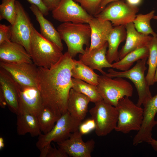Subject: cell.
I'll return each instance as SVG.
<instances>
[{
    "mask_svg": "<svg viewBox=\"0 0 157 157\" xmlns=\"http://www.w3.org/2000/svg\"><path fill=\"white\" fill-rule=\"evenodd\" d=\"M74 63L73 58L67 51L50 68L38 67V88L44 106L60 116L67 111Z\"/></svg>",
    "mask_w": 157,
    "mask_h": 157,
    "instance_id": "cell-1",
    "label": "cell"
},
{
    "mask_svg": "<svg viewBox=\"0 0 157 157\" xmlns=\"http://www.w3.org/2000/svg\"><path fill=\"white\" fill-rule=\"evenodd\" d=\"M30 54L37 67L49 68L57 63L63 54L56 45L42 36L33 25Z\"/></svg>",
    "mask_w": 157,
    "mask_h": 157,
    "instance_id": "cell-2",
    "label": "cell"
},
{
    "mask_svg": "<svg viewBox=\"0 0 157 157\" xmlns=\"http://www.w3.org/2000/svg\"><path fill=\"white\" fill-rule=\"evenodd\" d=\"M61 39L66 43L67 52L73 58L78 53L84 54L85 45L89 47L91 28L88 23L63 22L57 27Z\"/></svg>",
    "mask_w": 157,
    "mask_h": 157,
    "instance_id": "cell-3",
    "label": "cell"
},
{
    "mask_svg": "<svg viewBox=\"0 0 157 157\" xmlns=\"http://www.w3.org/2000/svg\"><path fill=\"white\" fill-rule=\"evenodd\" d=\"M147 59L138 61L133 67L127 70L117 71L113 69H109L105 75L111 78L122 77L131 80L135 85L138 94L136 105L140 107L142 105L144 106L152 97L145 76Z\"/></svg>",
    "mask_w": 157,
    "mask_h": 157,
    "instance_id": "cell-4",
    "label": "cell"
},
{
    "mask_svg": "<svg viewBox=\"0 0 157 157\" xmlns=\"http://www.w3.org/2000/svg\"><path fill=\"white\" fill-rule=\"evenodd\" d=\"M96 86L102 99L115 107L121 99L131 97L133 94L131 84L122 77L111 78L106 75L99 76Z\"/></svg>",
    "mask_w": 157,
    "mask_h": 157,
    "instance_id": "cell-5",
    "label": "cell"
},
{
    "mask_svg": "<svg viewBox=\"0 0 157 157\" xmlns=\"http://www.w3.org/2000/svg\"><path fill=\"white\" fill-rule=\"evenodd\" d=\"M117 123L115 130L124 134L140 130L143 119V108L135 104L128 97L118 102Z\"/></svg>",
    "mask_w": 157,
    "mask_h": 157,
    "instance_id": "cell-6",
    "label": "cell"
},
{
    "mask_svg": "<svg viewBox=\"0 0 157 157\" xmlns=\"http://www.w3.org/2000/svg\"><path fill=\"white\" fill-rule=\"evenodd\" d=\"M82 122L67 111L60 117L49 132L39 136L36 143V147L40 150L52 141L58 143L67 139L71 133L78 130Z\"/></svg>",
    "mask_w": 157,
    "mask_h": 157,
    "instance_id": "cell-7",
    "label": "cell"
},
{
    "mask_svg": "<svg viewBox=\"0 0 157 157\" xmlns=\"http://www.w3.org/2000/svg\"><path fill=\"white\" fill-rule=\"evenodd\" d=\"M95 104L89 112L95 123V133L99 136H106L116 127L118 116L117 108L103 99Z\"/></svg>",
    "mask_w": 157,
    "mask_h": 157,
    "instance_id": "cell-8",
    "label": "cell"
},
{
    "mask_svg": "<svg viewBox=\"0 0 157 157\" xmlns=\"http://www.w3.org/2000/svg\"><path fill=\"white\" fill-rule=\"evenodd\" d=\"M139 10L138 7L131 6L119 0L109 3L100 12L93 16L110 21L113 26H125L133 22Z\"/></svg>",
    "mask_w": 157,
    "mask_h": 157,
    "instance_id": "cell-9",
    "label": "cell"
},
{
    "mask_svg": "<svg viewBox=\"0 0 157 157\" xmlns=\"http://www.w3.org/2000/svg\"><path fill=\"white\" fill-rule=\"evenodd\" d=\"M16 15L15 22L11 25V40L20 44L30 54L33 24L22 4L15 1Z\"/></svg>",
    "mask_w": 157,
    "mask_h": 157,
    "instance_id": "cell-10",
    "label": "cell"
},
{
    "mask_svg": "<svg viewBox=\"0 0 157 157\" xmlns=\"http://www.w3.org/2000/svg\"><path fill=\"white\" fill-rule=\"evenodd\" d=\"M0 67L8 72L19 85L38 88V67L33 63L0 62Z\"/></svg>",
    "mask_w": 157,
    "mask_h": 157,
    "instance_id": "cell-11",
    "label": "cell"
},
{
    "mask_svg": "<svg viewBox=\"0 0 157 157\" xmlns=\"http://www.w3.org/2000/svg\"><path fill=\"white\" fill-rule=\"evenodd\" d=\"M52 11L53 17L62 23L88 24L93 16L74 0H60L58 6Z\"/></svg>",
    "mask_w": 157,
    "mask_h": 157,
    "instance_id": "cell-12",
    "label": "cell"
},
{
    "mask_svg": "<svg viewBox=\"0 0 157 157\" xmlns=\"http://www.w3.org/2000/svg\"><path fill=\"white\" fill-rule=\"evenodd\" d=\"M144 106L143 119L140 129L135 136L133 144L135 146L142 142L150 144L153 139V128L157 125L155 117L157 113V94Z\"/></svg>",
    "mask_w": 157,
    "mask_h": 157,
    "instance_id": "cell-13",
    "label": "cell"
},
{
    "mask_svg": "<svg viewBox=\"0 0 157 157\" xmlns=\"http://www.w3.org/2000/svg\"><path fill=\"white\" fill-rule=\"evenodd\" d=\"M82 135L78 130L71 133L67 139L57 143L58 147L72 157H91L95 147L93 139L84 142Z\"/></svg>",
    "mask_w": 157,
    "mask_h": 157,
    "instance_id": "cell-14",
    "label": "cell"
},
{
    "mask_svg": "<svg viewBox=\"0 0 157 157\" xmlns=\"http://www.w3.org/2000/svg\"><path fill=\"white\" fill-rule=\"evenodd\" d=\"M19 86V113H27L37 117L44 106L39 90L35 87Z\"/></svg>",
    "mask_w": 157,
    "mask_h": 157,
    "instance_id": "cell-15",
    "label": "cell"
},
{
    "mask_svg": "<svg viewBox=\"0 0 157 157\" xmlns=\"http://www.w3.org/2000/svg\"><path fill=\"white\" fill-rule=\"evenodd\" d=\"M19 86L10 74L0 68V91L2 93L9 110L16 115L19 112Z\"/></svg>",
    "mask_w": 157,
    "mask_h": 157,
    "instance_id": "cell-16",
    "label": "cell"
},
{
    "mask_svg": "<svg viewBox=\"0 0 157 157\" xmlns=\"http://www.w3.org/2000/svg\"><path fill=\"white\" fill-rule=\"evenodd\" d=\"M0 62L10 63H33L30 54L20 44L11 40L0 44Z\"/></svg>",
    "mask_w": 157,
    "mask_h": 157,
    "instance_id": "cell-17",
    "label": "cell"
},
{
    "mask_svg": "<svg viewBox=\"0 0 157 157\" xmlns=\"http://www.w3.org/2000/svg\"><path fill=\"white\" fill-rule=\"evenodd\" d=\"M88 24L91 30L90 44L89 51L100 48L107 42L109 33L113 28L111 23L93 16Z\"/></svg>",
    "mask_w": 157,
    "mask_h": 157,
    "instance_id": "cell-18",
    "label": "cell"
},
{
    "mask_svg": "<svg viewBox=\"0 0 157 157\" xmlns=\"http://www.w3.org/2000/svg\"><path fill=\"white\" fill-rule=\"evenodd\" d=\"M126 35V42L119 52L120 59L129 52L144 46H148L153 36L138 32L135 28L133 22L125 25Z\"/></svg>",
    "mask_w": 157,
    "mask_h": 157,
    "instance_id": "cell-19",
    "label": "cell"
},
{
    "mask_svg": "<svg viewBox=\"0 0 157 157\" xmlns=\"http://www.w3.org/2000/svg\"><path fill=\"white\" fill-rule=\"evenodd\" d=\"M108 47L107 42L101 47L91 51H89L86 48L85 53L79 55V60L93 70H98L102 75H105L106 73L103 69L111 67V64L108 62L106 57Z\"/></svg>",
    "mask_w": 157,
    "mask_h": 157,
    "instance_id": "cell-20",
    "label": "cell"
},
{
    "mask_svg": "<svg viewBox=\"0 0 157 157\" xmlns=\"http://www.w3.org/2000/svg\"><path fill=\"white\" fill-rule=\"evenodd\" d=\"M89 99L72 88L69 93L67 101V111L75 118L82 121L88 112Z\"/></svg>",
    "mask_w": 157,
    "mask_h": 157,
    "instance_id": "cell-21",
    "label": "cell"
},
{
    "mask_svg": "<svg viewBox=\"0 0 157 157\" xmlns=\"http://www.w3.org/2000/svg\"><path fill=\"white\" fill-rule=\"evenodd\" d=\"M30 9L39 23L40 34L45 38L56 45L62 51L63 45L59 32L52 23L46 19L38 8L31 4Z\"/></svg>",
    "mask_w": 157,
    "mask_h": 157,
    "instance_id": "cell-22",
    "label": "cell"
},
{
    "mask_svg": "<svg viewBox=\"0 0 157 157\" xmlns=\"http://www.w3.org/2000/svg\"><path fill=\"white\" fill-rule=\"evenodd\" d=\"M126 35L125 25L114 26L110 32L107 40L108 49L106 53V58L110 64L120 60L118 48L120 44L126 40Z\"/></svg>",
    "mask_w": 157,
    "mask_h": 157,
    "instance_id": "cell-23",
    "label": "cell"
},
{
    "mask_svg": "<svg viewBox=\"0 0 157 157\" xmlns=\"http://www.w3.org/2000/svg\"><path fill=\"white\" fill-rule=\"evenodd\" d=\"M17 115V131L18 135H24L29 133L34 137L41 134L37 117L27 113H19Z\"/></svg>",
    "mask_w": 157,
    "mask_h": 157,
    "instance_id": "cell-24",
    "label": "cell"
},
{
    "mask_svg": "<svg viewBox=\"0 0 157 157\" xmlns=\"http://www.w3.org/2000/svg\"><path fill=\"white\" fill-rule=\"evenodd\" d=\"M149 54L148 46H144L132 51L118 61L111 64V68L121 71L130 69L134 62L148 58Z\"/></svg>",
    "mask_w": 157,
    "mask_h": 157,
    "instance_id": "cell-25",
    "label": "cell"
},
{
    "mask_svg": "<svg viewBox=\"0 0 157 157\" xmlns=\"http://www.w3.org/2000/svg\"><path fill=\"white\" fill-rule=\"evenodd\" d=\"M73 60L74 63L71 70L72 77L97 86L99 75L79 60L73 59Z\"/></svg>",
    "mask_w": 157,
    "mask_h": 157,
    "instance_id": "cell-26",
    "label": "cell"
},
{
    "mask_svg": "<svg viewBox=\"0 0 157 157\" xmlns=\"http://www.w3.org/2000/svg\"><path fill=\"white\" fill-rule=\"evenodd\" d=\"M72 88L87 97L90 102L96 103L102 99L96 86L89 84L80 79L72 78Z\"/></svg>",
    "mask_w": 157,
    "mask_h": 157,
    "instance_id": "cell-27",
    "label": "cell"
},
{
    "mask_svg": "<svg viewBox=\"0 0 157 157\" xmlns=\"http://www.w3.org/2000/svg\"><path fill=\"white\" fill-rule=\"evenodd\" d=\"M149 54L147 62L148 69L146 78L149 86L155 83L154 77L157 66V36L153 38L148 46Z\"/></svg>",
    "mask_w": 157,
    "mask_h": 157,
    "instance_id": "cell-28",
    "label": "cell"
},
{
    "mask_svg": "<svg viewBox=\"0 0 157 157\" xmlns=\"http://www.w3.org/2000/svg\"><path fill=\"white\" fill-rule=\"evenodd\" d=\"M60 117L55 114L48 107L44 106L37 116L41 132L44 134L49 132Z\"/></svg>",
    "mask_w": 157,
    "mask_h": 157,
    "instance_id": "cell-29",
    "label": "cell"
},
{
    "mask_svg": "<svg viewBox=\"0 0 157 157\" xmlns=\"http://www.w3.org/2000/svg\"><path fill=\"white\" fill-rule=\"evenodd\" d=\"M155 10H153L149 13L145 14H138L133 21L134 27L139 33L146 35L151 34L153 36H157L153 30L150 24L151 20L153 18Z\"/></svg>",
    "mask_w": 157,
    "mask_h": 157,
    "instance_id": "cell-30",
    "label": "cell"
},
{
    "mask_svg": "<svg viewBox=\"0 0 157 157\" xmlns=\"http://www.w3.org/2000/svg\"><path fill=\"white\" fill-rule=\"evenodd\" d=\"M16 0H2L0 5V20L5 19L11 25L14 24L16 17Z\"/></svg>",
    "mask_w": 157,
    "mask_h": 157,
    "instance_id": "cell-31",
    "label": "cell"
},
{
    "mask_svg": "<svg viewBox=\"0 0 157 157\" xmlns=\"http://www.w3.org/2000/svg\"><path fill=\"white\" fill-rule=\"evenodd\" d=\"M80 3L81 6L91 15L94 16L98 13L102 0H74Z\"/></svg>",
    "mask_w": 157,
    "mask_h": 157,
    "instance_id": "cell-32",
    "label": "cell"
},
{
    "mask_svg": "<svg viewBox=\"0 0 157 157\" xmlns=\"http://www.w3.org/2000/svg\"><path fill=\"white\" fill-rule=\"evenodd\" d=\"M40 157H68V155L61 149L52 147L49 143L40 149Z\"/></svg>",
    "mask_w": 157,
    "mask_h": 157,
    "instance_id": "cell-33",
    "label": "cell"
},
{
    "mask_svg": "<svg viewBox=\"0 0 157 157\" xmlns=\"http://www.w3.org/2000/svg\"><path fill=\"white\" fill-rule=\"evenodd\" d=\"M96 128V124L94 120L91 117L81 123L78 131L82 135L90 133Z\"/></svg>",
    "mask_w": 157,
    "mask_h": 157,
    "instance_id": "cell-34",
    "label": "cell"
},
{
    "mask_svg": "<svg viewBox=\"0 0 157 157\" xmlns=\"http://www.w3.org/2000/svg\"><path fill=\"white\" fill-rule=\"evenodd\" d=\"M11 25L0 24V44L11 40Z\"/></svg>",
    "mask_w": 157,
    "mask_h": 157,
    "instance_id": "cell-35",
    "label": "cell"
},
{
    "mask_svg": "<svg viewBox=\"0 0 157 157\" xmlns=\"http://www.w3.org/2000/svg\"><path fill=\"white\" fill-rule=\"evenodd\" d=\"M31 4L36 6L44 16L49 14V10L44 5L42 0H27Z\"/></svg>",
    "mask_w": 157,
    "mask_h": 157,
    "instance_id": "cell-36",
    "label": "cell"
},
{
    "mask_svg": "<svg viewBox=\"0 0 157 157\" xmlns=\"http://www.w3.org/2000/svg\"><path fill=\"white\" fill-rule=\"evenodd\" d=\"M49 11H53L59 3L60 0H42Z\"/></svg>",
    "mask_w": 157,
    "mask_h": 157,
    "instance_id": "cell-37",
    "label": "cell"
},
{
    "mask_svg": "<svg viewBox=\"0 0 157 157\" xmlns=\"http://www.w3.org/2000/svg\"><path fill=\"white\" fill-rule=\"evenodd\" d=\"M119 0H102L99 6L98 13L102 11L105 7L109 3Z\"/></svg>",
    "mask_w": 157,
    "mask_h": 157,
    "instance_id": "cell-38",
    "label": "cell"
},
{
    "mask_svg": "<svg viewBox=\"0 0 157 157\" xmlns=\"http://www.w3.org/2000/svg\"><path fill=\"white\" fill-rule=\"evenodd\" d=\"M126 2L129 5L135 7H138L140 5L142 0H126Z\"/></svg>",
    "mask_w": 157,
    "mask_h": 157,
    "instance_id": "cell-39",
    "label": "cell"
},
{
    "mask_svg": "<svg viewBox=\"0 0 157 157\" xmlns=\"http://www.w3.org/2000/svg\"><path fill=\"white\" fill-rule=\"evenodd\" d=\"M0 106L1 107L3 108H5L6 106H7L5 100L1 91H0Z\"/></svg>",
    "mask_w": 157,
    "mask_h": 157,
    "instance_id": "cell-40",
    "label": "cell"
},
{
    "mask_svg": "<svg viewBox=\"0 0 157 157\" xmlns=\"http://www.w3.org/2000/svg\"><path fill=\"white\" fill-rule=\"evenodd\" d=\"M149 144L155 151H157V140L153 138Z\"/></svg>",
    "mask_w": 157,
    "mask_h": 157,
    "instance_id": "cell-41",
    "label": "cell"
},
{
    "mask_svg": "<svg viewBox=\"0 0 157 157\" xmlns=\"http://www.w3.org/2000/svg\"><path fill=\"white\" fill-rule=\"evenodd\" d=\"M5 146L4 141L2 137H0V150H1Z\"/></svg>",
    "mask_w": 157,
    "mask_h": 157,
    "instance_id": "cell-42",
    "label": "cell"
},
{
    "mask_svg": "<svg viewBox=\"0 0 157 157\" xmlns=\"http://www.w3.org/2000/svg\"><path fill=\"white\" fill-rule=\"evenodd\" d=\"M154 83H157V66L156 68V72L154 77Z\"/></svg>",
    "mask_w": 157,
    "mask_h": 157,
    "instance_id": "cell-43",
    "label": "cell"
},
{
    "mask_svg": "<svg viewBox=\"0 0 157 157\" xmlns=\"http://www.w3.org/2000/svg\"><path fill=\"white\" fill-rule=\"evenodd\" d=\"M153 19L157 20V16L154 15L153 17Z\"/></svg>",
    "mask_w": 157,
    "mask_h": 157,
    "instance_id": "cell-44",
    "label": "cell"
},
{
    "mask_svg": "<svg viewBox=\"0 0 157 157\" xmlns=\"http://www.w3.org/2000/svg\"></svg>",
    "mask_w": 157,
    "mask_h": 157,
    "instance_id": "cell-45",
    "label": "cell"
}]
</instances>
